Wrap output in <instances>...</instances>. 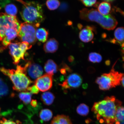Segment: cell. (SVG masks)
Here are the masks:
<instances>
[{
	"mask_svg": "<svg viewBox=\"0 0 124 124\" xmlns=\"http://www.w3.org/2000/svg\"><path fill=\"white\" fill-rule=\"evenodd\" d=\"M122 104V102L114 96L107 97L103 100L94 103L92 111L100 123L113 124L115 122L117 107Z\"/></svg>",
	"mask_w": 124,
	"mask_h": 124,
	"instance_id": "cell-1",
	"label": "cell"
},
{
	"mask_svg": "<svg viewBox=\"0 0 124 124\" xmlns=\"http://www.w3.org/2000/svg\"><path fill=\"white\" fill-rule=\"evenodd\" d=\"M0 71L10 78L13 85V89L20 92L27 91L29 85L32 82L27 76V72L24 66L18 65L16 70L0 68Z\"/></svg>",
	"mask_w": 124,
	"mask_h": 124,
	"instance_id": "cell-2",
	"label": "cell"
},
{
	"mask_svg": "<svg viewBox=\"0 0 124 124\" xmlns=\"http://www.w3.org/2000/svg\"><path fill=\"white\" fill-rule=\"evenodd\" d=\"M80 17L85 21L95 22L103 29L109 31L114 30L118 24L117 20L113 16H104L94 9H82L80 11Z\"/></svg>",
	"mask_w": 124,
	"mask_h": 124,
	"instance_id": "cell-3",
	"label": "cell"
},
{
	"mask_svg": "<svg viewBox=\"0 0 124 124\" xmlns=\"http://www.w3.org/2000/svg\"><path fill=\"white\" fill-rule=\"evenodd\" d=\"M17 1L23 5L20 13L23 20L25 22L34 25L38 27H39L40 23L44 19L41 5L35 1Z\"/></svg>",
	"mask_w": 124,
	"mask_h": 124,
	"instance_id": "cell-4",
	"label": "cell"
},
{
	"mask_svg": "<svg viewBox=\"0 0 124 124\" xmlns=\"http://www.w3.org/2000/svg\"><path fill=\"white\" fill-rule=\"evenodd\" d=\"M114 65L109 73L102 74L96 80V83L99 85L100 90H108L121 85V81L124 78V74L115 71Z\"/></svg>",
	"mask_w": 124,
	"mask_h": 124,
	"instance_id": "cell-5",
	"label": "cell"
},
{
	"mask_svg": "<svg viewBox=\"0 0 124 124\" xmlns=\"http://www.w3.org/2000/svg\"><path fill=\"white\" fill-rule=\"evenodd\" d=\"M32 46L24 42L11 43L8 46L9 54L12 57L14 64L17 65L21 60H24L26 51L31 48Z\"/></svg>",
	"mask_w": 124,
	"mask_h": 124,
	"instance_id": "cell-6",
	"label": "cell"
},
{
	"mask_svg": "<svg viewBox=\"0 0 124 124\" xmlns=\"http://www.w3.org/2000/svg\"><path fill=\"white\" fill-rule=\"evenodd\" d=\"M37 26L27 22L20 24L18 36L22 42H27L31 45L35 44L37 41L35 33Z\"/></svg>",
	"mask_w": 124,
	"mask_h": 124,
	"instance_id": "cell-7",
	"label": "cell"
},
{
	"mask_svg": "<svg viewBox=\"0 0 124 124\" xmlns=\"http://www.w3.org/2000/svg\"><path fill=\"white\" fill-rule=\"evenodd\" d=\"M20 24L16 17L6 13H0V41L4 38L5 32L9 28H14L19 32Z\"/></svg>",
	"mask_w": 124,
	"mask_h": 124,
	"instance_id": "cell-8",
	"label": "cell"
},
{
	"mask_svg": "<svg viewBox=\"0 0 124 124\" xmlns=\"http://www.w3.org/2000/svg\"><path fill=\"white\" fill-rule=\"evenodd\" d=\"M53 85V75L47 74L36 79L35 85L39 91L46 92L52 88Z\"/></svg>",
	"mask_w": 124,
	"mask_h": 124,
	"instance_id": "cell-9",
	"label": "cell"
},
{
	"mask_svg": "<svg viewBox=\"0 0 124 124\" xmlns=\"http://www.w3.org/2000/svg\"><path fill=\"white\" fill-rule=\"evenodd\" d=\"M82 78L79 74L74 73L70 74L60 85L63 89L76 88L79 87L82 83Z\"/></svg>",
	"mask_w": 124,
	"mask_h": 124,
	"instance_id": "cell-10",
	"label": "cell"
},
{
	"mask_svg": "<svg viewBox=\"0 0 124 124\" xmlns=\"http://www.w3.org/2000/svg\"><path fill=\"white\" fill-rule=\"evenodd\" d=\"M24 66L26 68V72L27 71L29 76L32 79H37L42 75L43 69L39 64L29 61Z\"/></svg>",
	"mask_w": 124,
	"mask_h": 124,
	"instance_id": "cell-11",
	"label": "cell"
},
{
	"mask_svg": "<svg viewBox=\"0 0 124 124\" xmlns=\"http://www.w3.org/2000/svg\"><path fill=\"white\" fill-rule=\"evenodd\" d=\"M58 42L54 38L50 39L44 45V50L46 53H54L58 50Z\"/></svg>",
	"mask_w": 124,
	"mask_h": 124,
	"instance_id": "cell-12",
	"label": "cell"
},
{
	"mask_svg": "<svg viewBox=\"0 0 124 124\" xmlns=\"http://www.w3.org/2000/svg\"><path fill=\"white\" fill-rule=\"evenodd\" d=\"M94 34L92 30L85 28L82 29L79 34V38L82 41L88 43L93 39Z\"/></svg>",
	"mask_w": 124,
	"mask_h": 124,
	"instance_id": "cell-13",
	"label": "cell"
},
{
	"mask_svg": "<svg viewBox=\"0 0 124 124\" xmlns=\"http://www.w3.org/2000/svg\"><path fill=\"white\" fill-rule=\"evenodd\" d=\"M44 69L46 74L53 75L58 71V67L53 60H49L45 64Z\"/></svg>",
	"mask_w": 124,
	"mask_h": 124,
	"instance_id": "cell-14",
	"label": "cell"
},
{
	"mask_svg": "<svg viewBox=\"0 0 124 124\" xmlns=\"http://www.w3.org/2000/svg\"><path fill=\"white\" fill-rule=\"evenodd\" d=\"M51 124H72L69 116L64 115H58L54 117Z\"/></svg>",
	"mask_w": 124,
	"mask_h": 124,
	"instance_id": "cell-15",
	"label": "cell"
},
{
	"mask_svg": "<svg viewBox=\"0 0 124 124\" xmlns=\"http://www.w3.org/2000/svg\"><path fill=\"white\" fill-rule=\"evenodd\" d=\"M48 34V31L44 28L38 29L36 31L35 36L37 39L43 43L47 41Z\"/></svg>",
	"mask_w": 124,
	"mask_h": 124,
	"instance_id": "cell-16",
	"label": "cell"
},
{
	"mask_svg": "<svg viewBox=\"0 0 124 124\" xmlns=\"http://www.w3.org/2000/svg\"><path fill=\"white\" fill-rule=\"evenodd\" d=\"M111 7L110 3L104 1L101 3L98 7V11L104 16L109 15L111 10Z\"/></svg>",
	"mask_w": 124,
	"mask_h": 124,
	"instance_id": "cell-17",
	"label": "cell"
},
{
	"mask_svg": "<svg viewBox=\"0 0 124 124\" xmlns=\"http://www.w3.org/2000/svg\"><path fill=\"white\" fill-rule=\"evenodd\" d=\"M55 98L54 94L49 92L43 93L41 96V100L43 103L44 104L48 106L52 104Z\"/></svg>",
	"mask_w": 124,
	"mask_h": 124,
	"instance_id": "cell-18",
	"label": "cell"
},
{
	"mask_svg": "<svg viewBox=\"0 0 124 124\" xmlns=\"http://www.w3.org/2000/svg\"><path fill=\"white\" fill-rule=\"evenodd\" d=\"M124 121V108L122 105L117 107L115 117V124H120Z\"/></svg>",
	"mask_w": 124,
	"mask_h": 124,
	"instance_id": "cell-19",
	"label": "cell"
},
{
	"mask_svg": "<svg viewBox=\"0 0 124 124\" xmlns=\"http://www.w3.org/2000/svg\"><path fill=\"white\" fill-rule=\"evenodd\" d=\"M124 28L123 27L118 28L115 31V39L118 44L122 45L124 43Z\"/></svg>",
	"mask_w": 124,
	"mask_h": 124,
	"instance_id": "cell-20",
	"label": "cell"
},
{
	"mask_svg": "<svg viewBox=\"0 0 124 124\" xmlns=\"http://www.w3.org/2000/svg\"><path fill=\"white\" fill-rule=\"evenodd\" d=\"M39 116L41 120L45 122H48L52 118L53 113L52 111L50 109H43L40 111Z\"/></svg>",
	"mask_w": 124,
	"mask_h": 124,
	"instance_id": "cell-21",
	"label": "cell"
},
{
	"mask_svg": "<svg viewBox=\"0 0 124 124\" xmlns=\"http://www.w3.org/2000/svg\"><path fill=\"white\" fill-rule=\"evenodd\" d=\"M6 14L11 16H16L17 13V9L14 4H10L6 5L5 8Z\"/></svg>",
	"mask_w": 124,
	"mask_h": 124,
	"instance_id": "cell-22",
	"label": "cell"
},
{
	"mask_svg": "<svg viewBox=\"0 0 124 124\" xmlns=\"http://www.w3.org/2000/svg\"><path fill=\"white\" fill-rule=\"evenodd\" d=\"M32 94L28 91H24L20 93L19 97L23 103L26 104H29L31 100Z\"/></svg>",
	"mask_w": 124,
	"mask_h": 124,
	"instance_id": "cell-23",
	"label": "cell"
},
{
	"mask_svg": "<svg viewBox=\"0 0 124 124\" xmlns=\"http://www.w3.org/2000/svg\"><path fill=\"white\" fill-rule=\"evenodd\" d=\"M77 111L78 114L80 115L86 116L89 112V107L84 104H81L77 107Z\"/></svg>",
	"mask_w": 124,
	"mask_h": 124,
	"instance_id": "cell-24",
	"label": "cell"
},
{
	"mask_svg": "<svg viewBox=\"0 0 124 124\" xmlns=\"http://www.w3.org/2000/svg\"><path fill=\"white\" fill-rule=\"evenodd\" d=\"M102 58L100 54L95 52L91 53L89 54L88 60L93 63H100L101 61Z\"/></svg>",
	"mask_w": 124,
	"mask_h": 124,
	"instance_id": "cell-25",
	"label": "cell"
},
{
	"mask_svg": "<svg viewBox=\"0 0 124 124\" xmlns=\"http://www.w3.org/2000/svg\"><path fill=\"white\" fill-rule=\"evenodd\" d=\"M46 4L49 10H54L58 8L60 5V2L58 0H48Z\"/></svg>",
	"mask_w": 124,
	"mask_h": 124,
	"instance_id": "cell-26",
	"label": "cell"
},
{
	"mask_svg": "<svg viewBox=\"0 0 124 124\" xmlns=\"http://www.w3.org/2000/svg\"><path fill=\"white\" fill-rule=\"evenodd\" d=\"M8 92L7 85L0 78V97L5 96Z\"/></svg>",
	"mask_w": 124,
	"mask_h": 124,
	"instance_id": "cell-27",
	"label": "cell"
},
{
	"mask_svg": "<svg viewBox=\"0 0 124 124\" xmlns=\"http://www.w3.org/2000/svg\"><path fill=\"white\" fill-rule=\"evenodd\" d=\"M80 1L84 5L87 7H90L94 6L97 2L96 0H82Z\"/></svg>",
	"mask_w": 124,
	"mask_h": 124,
	"instance_id": "cell-28",
	"label": "cell"
},
{
	"mask_svg": "<svg viewBox=\"0 0 124 124\" xmlns=\"http://www.w3.org/2000/svg\"><path fill=\"white\" fill-rule=\"evenodd\" d=\"M29 91L31 94H37L39 92V90L36 86L34 85L32 86L29 87L27 89V91Z\"/></svg>",
	"mask_w": 124,
	"mask_h": 124,
	"instance_id": "cell-29",
	"label": "cell"
},
{
	"mask_svg": "<svg viewBox=\"0 0 124 124\" xmlns=\"http://www.w3.org/2000/svg\"><path fill=\"white\" fill-rule=\"evenodd\" d=\"M19 121L17 122H15L11 120H8L4 117L0 120V124H19Z\"/></svg>",
	"mask_w": 124,
	"mask_h": 124,
	"instance_id": "cell-30",
	"label": "cell"
},
{
	"mask_svg": "<svg viewBox=\"0 0 124 124\" xmlns=\"http://www.w3.org/2000/svg\"><path fill=\"white\" fill-rule=\"evenodd\" d=\"M38 103L36 100H32L31 102V105L32 107H35L37 106Z\"/></svg>",
	"mask_w": 124,
	"mask_h": 124,
	"instance_id": "cell-31",
	"label": "cell"
},
{
	"mask_svg": "<svg viewBox=\"0 0 124 124\" xmlns=\"http://www.w3.org/2000/svg\"><path fill=\"white\" fill-rule=\"evenodd\" d=\"M116 11L117 12H118L121 14H122V15H124V12L122 11V10H121L120 8H116Z\"/></svg>",
	"mask_w": 124,
	"mask_h": 124,
	"instance_id": "cell-32",
	"label": "cell"
},
{
	"mask_svg": "<svg viewBox=\"0 0 124 124\" xmlns=\"http://www.w3.org/2000/svg\"><path fill=\"white\" fill-rule=\"evenodd\" d=\"M69 61L70 62L73 61L74 60V58L72 56H70L69 58Z\"/></svg>",
	"mask_w": 124,
	"mask_h": 124,
	"instance_id": "cell-33",
	"label": "cell"
},
{
	"mask_svg": "<svg viewBox=\"0 0 124 124\" xmlns=\"http://www.w3.org/2000/svg\"><path fill=\"white\" fill-rule=\"evenodd\" d=\"M78 27L79 29H82V27H83V25L81 24H78Z\"/></svg>",
	"mask_w": 124,
	"mask_h": 124,
	"instance_id": "cell-34",
	"label": "cell"
},
{
	"mask_svg": "<svg viewBox=\"0 0 124 124\" xmlns=\"http://www.w3.org/2000/svg\"><path fill=\"white\" fill-rule=\"evenodd\" d=\"M68 24H69V25H71L72 24V23L71 21H69V23H68Z\"/></svg>",
	"mask_w": 124,
	"mask_h": 124,
	"instance_id": "cell-35",
	"label": "cell"
},
{
	"mask_svg": "<svg viewBox=\"0 0 124 124\" xmlns=\"http://www.w3.org/2000/svg\"><path fill=\"white\" fill-rule=\"evenodd\" d=\"M0 112H1V109H0V116H1V115H0Z\"/></svg>",
	"mask_w": 124,
	"mask_h": 124,
	"instance_id": "cell-36",
	"label": "cell"
},
{
	"mask_svg": "<svg viewBox=\"0 0 124 124\" xmlns=\"http://www.w3.org/2000/svg\"><path fill=\"white\" fill-rule=\"evenodd\" d=\"M1 9V8H0V9Z\"/></svg>",
	"mask_w": 124,
	"mask_h": 124,
	"instance_id": "cell-37",
	"label": "cell"
}]
</instances>
